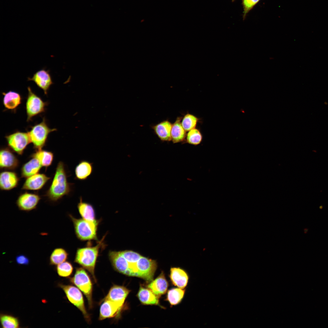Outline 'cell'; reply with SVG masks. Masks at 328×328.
Returning a JSON list of instances; mask_svg holds the SVG:
<instances>
[{
  "instance_id": "obj_3",
  "label": "cell",
  "mask_w": 328,
  "mask_h": 328,
  "mask_svg": "<svg viewBox=\"0 0 328 328\" xmlns=\"http://www.w3.org/2000/svg\"><path fill=\"white\" fill-rule=\"evenodd\" d=\"M105 237V236L95 246L78 248L75 255L74 262L88 271L96 282L95 267L100 250L104 245L103 241Z\"/></svg>"
},
{
  "instance_id": "obj_28",
  "label": "cell",
  "mask_w": 328,
  "mask_h": 328,
  "mask_svg": "<svg viewBox=\"0 0 328 328\" xmlns=\"http://www.w3.org/2000/svg\"><path fill=\"white\" fill-rule=\"evenodd\" d=\"M185 292L184 289L179 288H173L168 291L166 300L171 305H177L182 300Z\"/></svg>"
},
{
  "instance_id": "obj_4",
  "label": "cell",
  "mask_w": 328,
  "mask_h": 328,
  "mask_svg": "<svg viewBox=\"0 0 328 328\" xmlns=\"http://www.w3.org/2000/svg\"><path fill=\"white\" fill-rule=\"evenodd\" d=\"M75 233L77 237L82 241L97 240V231L99 221H89L83 218H76L70 214Z\"/></svg>"
},
{
  "instance_id": "obj_21",
  "label": "cell",
  "mask_w": 328,
  "mask_h": 328,
  "mask_svg": "<svg viewBox=\"0 0 328 328\" xmlns=\"http://www.w3.org/2000/svg\"><path fill=\"white\" fill-rule=\"evenodd\" d=\"M2 94L3 104L6 109L14 110L21 103V96L16 92L10 91L6 93L3 92Z\"/></svg>"
},
{
  "instance_id": "obj_14",
  "label": "cell",
  "mask_w": 328,
  "mask_h": 328,
  "mask_svg": "<svg viewBox=\"0 0 328 328\" xmlns=\"http://www.w3.org/2000/svg\"><path fill=\"white\" fill-rule=\"evenodd\" d=\"M19 161L17 158L9 149L2 148L0 152L1 168L11 170L15 169L19 166Z\"/></svg>"
},
{
  "instance_id": "obj_35",
  "label": "cell",
  "mask_w": 328,
  "mask_h": 328,
  "mask_svg": "<svg viewBox=\"0 0 328 328\" xmlns=\"http://www.w3.org/2000/svg\"><path fill=\"white\" fill-rule=\"evenodd\" d=\"M77 112H75V113L74 114V115H77Z\"/></svg>"
},
{
  "instance_id": "obj_5",
  "label": "cell",
  "mask_w": 328,
  "mask_h": 328,
  "mask_svg": "<svg viewBox=\"0 0 328 328\" xmlns=\"http://www.w3.org/2000/svg\"><path fill=\"white\" fill-rule=\"evenodd\" d=\"M70 280L83 293L87 299L89 308H92L93 284L85 269L81 267L77 268L75 274Z\"/></svg>"
},
{
  "instance_id": "obj_7",
  "label": "cell",
  "mask_w": 328,
  "mask_h": 328,
  "mask_svg": "<svg viewBox=\"0 0 328 328\" xmlns=\"http://www.w3.org/2000/svg\"><path fill=\"white\" fill-rule=\"evenodd\" d=\"M27 90L26 108L27 120L29 121L34 117L44 112L47 104L34 93L30 87H28Z\"/></svg>"
},
{
  "instance_id": "obj_33",
  "label": "cell",
  "mask_w": 328,
  "mask_h": 328,
  "mask_svg": "<svg viewBox=\"0 0 328 328\" xmlns=\"http://www.w3.org/2000/svg\"><path fill=\"white\" fill-rule=\"evenodd\" d=\"M261 0H242V5L243 9V18L244 20L248 13Z\"/></svg>"
},
{
  "instance_id": "obj_13",
  "label": "cell",
  "mask_w": 328,
  "mask_h": 328,
  "mask_svg": "<svg viewBox=\"0 0 328 328\" xmlns=\"http://www.w3.org/2000/svg\"><path fill=\"white\" fill-rule=\"evenodd\" d=\"M130 291L123 286L114 285L104 299H108L124 306L125 300Z\"/></svg>"
},
{
  "instance_id": "obj_34",
  "label": "cell",
  "mask_w": 328,
  "mask_h": 328,
  "mask_svg": "<svg viewBox=\"0 0 328 328\" xmlns=\"http://www.w3.org/2000/svg\"><path fill=\"white\" fill-rule=\"evenodd\" d=\"M15 261L18 265H27L29 263V259L26 255L21 254L16 256Z\"/></svg>"
},
{
  "instance_id": "obj_19",
  "label": "cell",
  "mask_w": 328,
  "mask_h": 328,
  "mask_svg": "<svg viewBox=\"0 0 328 328\" xmlns=\"http://www.w3.org/2000/svg\"><path fill=\"white\" fill-rule=\"evenodd\" d=\"M137 296L143 304L159 306V297L147 287L146 288L141 285Z\"/></svg>"
},
{
  "instance_id": "obj_26",
  "label": "cell",
  "mask_w": 328,
  "mask_h": 328,
  "mask_svg": "<svg viewBox=\"0 0 328 328\" xmlns=\"http://www.w3.org/2000/svg\"><path fill=\"white\" fill-rule=\"evenodd\" d=\"M68 254L64 248H58L52 252L49 258V263L52 265H57L66 261Z\"/></svg>"
},
{
  "instance_id": "obj_15",
  "label": "cell",
  "mask_w": 328,
  "mask_h": 328,
  "mask_svg": "<svg viewBox=\"0 0 328 328\" xmlns=\"http://www.w3.org/2000/svg\"><path fill=\"white\" fill-rule=\"evenodd\" d=\"M168 287V283L163 272H162L157 278L150 282L147 286L159 297L166 292Z\"/></svg>"
},
{
  "instance_id": "obj_29",
  "label": "cell",
  "mask_w": 328,
  "mask_h": 328,
  "mask_svg": "<svg viewBox=\"0 0 328 328\" xmlns=\"http://www.w3.org/2000/svg\"><path fill=\"white\" fill-rule=\"evenodd\" d=\"M203 136L200 129L196 128L188 132L185 140L186 143L189 144L197 145L202 142Z\"/></svg>"
},
{
  "instance_id": "obj_27",
  "label": "cell",
  "mask_w": 328,
  "mask_h": 328,
  "mask_svg": "<svg viewBox=\"0 0 328 328\" xmlns=\"http://www.w3.org/2000/svg\"><path fill=\"white\" fill-rule=\"evenodd\" d=\"M32 157L37 158L42 166L47 167L50 166L53 161V153L51 152L42 149H38L31 155Z\"/></svg>"
},
{
  "instance_id": "obj_16",
  "label": "cell",
  "mask_w": 328,
  "mask_h": 328,
  "mask_svg": "<svg viewBox=\"0 0 328 328\" xmlns=\"http://www.w3.org/2000/svg\"><path fill=\"white\" fill-rule=\"evenodd\" d=\"M50 179V177L44 174L37 173L27 178L22 189L30 190H39Z\"/></svg>"
},
{
  "instance_id": "obj_32",
  "label": "cell",
  "mask_w": 328,
  "mask_h": 328,
  "mask_svg": "<svg viewBox=\"0 0 328 328\" xmlns=\"http://www.w3.org/2000/svg\"><path fill=\"white\" fill-rule=\"evenodd\" d=\"M57 272L59 276L67 277L70 276L72 273L73 267L71 263L68 261H65L57 265Z\"/></svg>"
},
{
  "instance_id": "obj_17",
  "label": "cell",
  "mask_w": 328,
  "mask_h": 328,
  "mask_svg": "<svg viewBox=\"0 0 328 328\" xmlns=\"http://www.w3.org/2000/svg\"><path fill=\"white\" fill-rule=\"evenodd\" d=\"M169 277L172 284L178 288L184 289L187 285L188 276L184 270L180 268H171Z\"/></svg>"
},
{
  "instance_id": "obj_30",
  "label": "cell",
  "mask_w": 328,
  "mask_h": 328,
  "mask_svg": "<svg viewBox=\"0 0 328 328\" xmlns=\"http://www.w3.org/2000/svg\"><path fill=\"white\" fill-rule=\"evenodd\" d=\"M200 119L195 115L189 113L186 114L182 118L181 124L186 132L195 128Z\"/></svg>"
},
{
  "instance_id": "obj_10",
  "label": "cell",
  "mask_w": 328,
  "mask_h": 328,
  "mask_svg": "<svg viewBox=\"0 0 328 328\" xmlns=\"http://www.w3.org/2000/svg\"><path fill=\"white\" fill-rule=\"evenodd\" d=\"M28 80L34 82L46 95L51 86L53 84L50 71L44 68L37 71L31 77H28Z\"/></svg>"
},
{
  "instance_id": "obj_8",
  "label": "cell",
  "mask_w": 328,
  "mask_h": 328,
  "mask_svg": "<svg viewBox=\"0 0 328 328\" xmlns=\"http://www.w3.org/2000/svg\"><path fill=\"white\" fill-rule=\"evenodd\" d=\"M59 285L64 291L69 301L81 312L85 319L90 322V316L86 309L83 297L80 289L72 285L62 284Z\"/></svg>"
},
{
  "instance_id": "obj_20",
  "label": "cell",
  "mask_w": 328,
  "mask_h": 328,
  "mask_svg": "<svg viewBox=\"0 0 328 328\" xmlns=\"http://www.w3.org/2000/svg\"><path fill=\"white\" fill-rule=\"evenodd\" d=\"M19 179L16 174L10 171L2 172L0 176V187L2 190H9L16 187Z\"/></svg>"
},
{
  "instance_id": "obj_18",
  "label": "cell",
  "mask_w": 328,
  "mask_h": 328,
  "mask_svg": "<svg viewBox=\"0 0 328 328\" xmlns=\"http://www.w3.org/2000/svg\"><path fill=\"white\" fill-rule=\"evenodd\" d=\"M93 169L92 163L87 160H81L75 168V179L80 181L87 179L92 174Z\"/></svg>"
},
{
  "instance_id": "obj_12",
  "label": "cell",
  "mask_w": 328,
  "mask_h": 328,
  "mask_svg": "<svg viewBox=\"0 0 328 328\" xmlns=\"http://www.w3.org/2000/svg\"><path fill=\"white\" fill-rule=\"evenodd\" d=\"M100 309L99 320L113 318L118 315L123 307L118 304L108 299H103Z\"/></svg>"
},
{
  "instance_id": "obj_36",
  "label": "cell",
  "mask_w": 328,
  "mask_h": 328,
  "mask_svg": "<svg viewBox=\"0 0 328 328\" xmlns=\"http://www.w3.org/2000/svg\"><path fill=\"white\" fill-rule=\"evenodd\" d=\"M235 0H231L232 2H234Z\"/></svg>"
},
{
  "instance_id": "obj_22",
  "label": "cell",
  "mask_w": 328,
  "mask_h": 328,
  "mask_svg": "<svg viewBox=\"0 0 328 328\" xmlns=\"http://www.w3.org/2000/svg\"><path fill=\"white\" fill-rule=\"evenodd\" d=\"M172 124L166 120L153 126L152 128L158 138L162 141L171 140V130Z\"/></svg>"
},
{
  "instance_id": "obj_11",
  "label": "cell",
  "mask_w": 328,
  "mask_h": 328,
  "mask_svg": "<svg viewBox=\"0 0 328 328\" xmlns=\"http://www.w3.org/2000/svg\"><path fill=\"white\" fill-rule=\"evenodd\" d=\"M40 199L38 195L26 192L19 196L16 204L20 210L29 212L36 208Z\"/></svg>"
},
{
  "instance_id": "obj_2",
  "label": "cell",
  "mask_w": 328,
  "mask_h": 328,
  "mask_svg": "<svg viewBox=\"0 0 328 328\" xmlns=\"http://www.w3.org/2000/svg\"><path fill=\"white\" fill-rule=\"evenodd\" d=\"M73 184L68 182L65 165L60 162L57 166L52 184L46 193V196L52 201H56L69 194Z\"/></svg>"
},
{
  "instance_id": "obj_25",
  "label": "cell",
  "mask_w": 328,
  "mask_h": 328,
  "mask_svg": "<svg viewBox=\"0 0 328 328\" xmlns=\"http://www.w3.org/2000/svg\"><path fill=\"white\" fill-rule=\"evenodd\" d=\"M32 158L25 164L21 169V176L28 178L37 174L42 167L39 160L36 158Z\"/></svg>"
},
{
  "instance_id": "obj_9",
  "label": "cell",
  "mask_w": 328,
  "mask_h": 328,
  "mask_svg": "<svg viewBox=\"0 0 328 328\" xmlns=\"http://www.w3.org/2000/svg\"><path fill=\"white\" fill-rule=\"evenodd\" d=\"M9 146L22 155L27 145L31 142L28 132H16L5 137Z\"/></svg>"
},
{
  "instance_id": "obj_24",
  "label": "cell",
  "mask_w": 328,
  "mask_h": 328,
  "mask_svg": "<svg viewBox=\"0 0 328 328\" xmlns=\"http://www.w3.org/2000/svg\"><path fill=\"white\" fill-rule=\"evenodd\" d=\"M182 119L181 117H177L172 124L171 130V140L174 143L181 142L185 140L186 132L181 124Z\"/></svg>"
},
{
  "instance_id": "obj_6",
  "label": "cell",
  "mask_w": 328,
  "mask_h": 328,
  "mask_svg": "<svg viewBox=\"0 0 328 328\" xmlns=\"http://www.w3.org/2000/svg\"><path fill=\"white\" fill-rule=\"evenodd\" d=\"M56 130V128H50L44 118L41 122L32 126L28 132L34 148L38 150L44 146L49 134Z\"/></svg>"
},
{
  "instance_id": "obj_23",
  "label": "cell",
  "mask_w": 328,
  "mask_h": 328,
  "mask_svg": "<svg viewBox=\"0 0 328 328\" xmlns=\"http://www.w3.org/2000/svg\"><path fill=\"white\" fill-rule=\"evenodd\" d=\"M77 207L78 211L83 219L94 221L97 220L95 217L94 209L92 204L83 201L82 197L79 198Z\"/></svg>"
},
{
  "instance_id": "obj_1",
  "label": "cell",
  "mask_w": 328,
  "mask_h": 328,
  "mask_svg": "<svg viewBox=\"0 0 328 328\" xmlns=\"http://www.w3.org/2000/svg\"><path fill=\"white\" fill-rule=\"evenodd\" d=\"M108 257L116 271L149 282L153 280L157 266L156 261L131 250L110 251Z\"/></svg>"
},
{
  "instance_id": "obj_31",
  "label": "cell",
  "mask_w": 328,
  "mask_h": 328,
  "mask_svg": "<svg viewBox=\"0 0 328 328\" xmlns=\"http://www.w3.org/2000/svg\"><path fill=\"white\" fill-rule=\"evenodd\" d=\"M0 321L3 328L19 327V322L18 319L10 315H1Z\"/></svg>"
}]
</instances>
